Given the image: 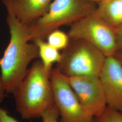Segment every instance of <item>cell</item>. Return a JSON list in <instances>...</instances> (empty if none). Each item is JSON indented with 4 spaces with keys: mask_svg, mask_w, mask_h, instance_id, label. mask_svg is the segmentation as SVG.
I'll list each match as a JSON object with an SVG mask.
<instances>
[{
    "mask_svg": "<svg viewBox=\"0 0 122 122\" xmlns=\"http://www.w3.org/2000/svg\"><path fill=\"white\" fill-rule=\"evenodd\" d=\"M33 42L38 47L39 57L43 65L46 68L52 69V65L60 60L61 53L59 50L50 45L45 39H37Z\"/></svg>",
    "mask_w": 122,
    "mask_h": 122,
    "instance_id": "8fae6325",
    "label": "cell"
},
{
    "mask_svg": "<svg viewBox=\"0 0 122 122\" xmlns=\"http://www.w3.org/2000/svg\"><path fill=\"white\" fill-rule=\"evenodd\" d=\"M106 57L95 46L81 39H71L61 53L56 68L67 77L98 76Z\"/></svg>",
    "mask_w": 122,
    "mask_h": 122,
    "instance_id": "277c9868",
    "label": "cell"
},
{
    "mask_svg": "<svg viewBox=\"0 0 122 122\" xmlns=\"http://www.w3.org/2000/svg\"><path fill=\"white\" fill-rule=\"evenodd\" d=\"M0 122H19L9 114L8 112L0 106Z\"/></svg>",
    "mask_w": 122,
    "mask_h": 122,
    "instance_id": "9a60e30c",
    "label": "cell"
},
{
    "mask_svg": "<svg viewBox=\"0 0 122 122\" xmlns=\"http://www.w3.org/2000/svg\"><path fill=\"white\" fill-rule=\"evenodd\" d=\"M59 113L56 105H54L42 114V122H59Z\"/></svg>",
    "mask_w": 122,
    "mask_h": 122,
    "instance_id": "5bb4252c",
    "label": "cell"
},
{
    "mask_svg": "<svg viewBox=\"0 0 122 122\" xmlns=\"http://www.w3.org/2000/svg\"><path fill=\"white\" fill-rule=\"evenodd\" d=\"M46 39L48 44L58 50H63L66 48L70 41L68 34L59 29L51 32L48 35Z\"/></svg>",
    "mask_w": 122,
    "mask_h": 122,
    "instance_id": "7c38bea8",
    "label": "cell"
},
{
    "mask_svg": "<svg viewBox=\"0 0 122 122\" xmlns=\"http://www.w3.org/2000/svg\"><path fill=\"white\" fill-rule=\"evenodd\" d=\"M7 13L26 26H30L46 13L53 0H1Z\"/></svg>",
    "mask_w": 122,
    "mask_h": 122,
    "instance_id": "9c48e42d",
    "label": "cell"
},
{
    "mask_svg": "<svg viewBox=\"0 0 122 122\" xmlns=\"http://www.w3.org/2000/svg\"><path fill=\"white\" fill-rule=\"evenodd\" d=\"M91 122H122V113L107 106L101 113L93 117Z\"/></svg>",
    "mask_w": 122,
    "mask_h": 122,
    "instance_id": "4fadbf2b",
    "label": "cell"
},
{
    "mask_svg": "<svg viewBox=\"0 0 122 122\" xmlns=\"http://www.w3.org/2000/svg\"><path fill=\"white\" fill-rule=\"evenodd\" d=\"M115 56L118 59L122 64V51H118L115 55Z\"/></svg>",
    "mask_w": 122,
    "mask_h": 122,
    "instance_id": "ac0fdd59",
    "label": "cell"
},
{
    "mask_svg": "<svg viewBox=\"0 0 122 122\" xmlns=\"http://www.w3.org/2000/svg\"><path fill=\"white\" fill-rule=\"evenodd\" d=\"M5 94H6L5 92L1 79L0 77V103H2L4 100Z\"/></svg>",
    "mask_w": 122,
    "mask_h": 122,
    "instance_id": "e0dca14e",
    "label": "cell"
},
{
    "mask_svg": "<svg viewBox=\"0 0 122 122\" xmlns=\"http://www.w3.org/2000/svg\"><path fill=\"white\" fill-rule=\"evenodd\" d=\"M118 51H122V25L115 29Z\"/></svg>",
    "mask_w": 122,
    "mask_h": 122,
    "instance_id": "2e32d148",
    "label": "cell"
},
{
    "mask_svg": "<svg viewBox=\"0 0 122 122\" xmlns=\"http://www.w3.org/2000/svg\"><path fill=\"white\" fill-rule=\"evenodd\" d=\"M99 78L107 106L122 113V64L115 55L106 57Z\"/></svg>",
    "mask_w": 122,
    "mask_h": 122,
    "instance_id": "ba28073f",
    "label": "cell"
},
{
    "mask_svg": "<svg viewBox=\"0 0 122 122\" xmlns=\"http://www.w3.org/2000/svg\"><path fill=\"white\" fill-rule=\"evenodd\" d=\"M94 13L116 29L122 25V0H102L97 5Z\"/></svg>",
    "mask_w": 122,
    "mask_h": 122,
    "instance_id": "30bf717a",
    "label": "cell"
},
{
    "mask_svg": "<svg viewBox=\"0 0 122 122\" xmlns=\"http://www.w3.org/2000/svg\"><path fill=\"white\" fill-rule=\"evenodd\" d=\"M89 0L90 1H92V2H94V3H96V4L97 5L102 0Z\"/></svg>",
    "mask_w": 122,
    "mask_h": 122,
    "instance_id": "d6986e66",
    "label": "cell"
},
{
    "mask_svg": "<svg viewBox=\"0 0 122 122\" xmlns=\"http://www.w3.org/2000/svg\"><path fill=\"white\" fill-rule=\"evenodd\" d=\"M67 78L79 102L88 113L94 117L105 110L107 104L99 76H86Z\"/></svg>",
    "mask_w": 122,
    "mask_h": 122,
    "instance_id": "52a82bcc",
    "label": "cell"
},
{
    "mask_svg": "<svg viewBox=\"0 0 122 122\" xmlns=\"http://www.w3.org/2000/svg\"><path fill=\"white\" fill-rule=\"evenodd\" d=\"M6 21L10 39L3 56L0 58V77L6 94H14L26 76L28 66L39 57L36 44L30 42L28 26L7 13Z\"/></svg>",
    "mask_w": 122,
    "mask_h": 122,
    "instance_id": "6da1fadb",
    "label": "cell"
},
{
    "mask_svg": "<svg viewBox=\"0 0 122 122\" xmlns=\"http://www.w3.org/2000/svg\"><path fill=\"white\" fill-rule=\"evenodd\" d=\"M71 39L84 40L95 46L106 57L118 52L115 29L94 12L72 24L67 33Z\"/></svg>",
    "mask_w": 122,
    "mask_h": 122,
    "instance_id": "5b68a950",
    "label": "cell"
},
{
    "mask_svg": "<svg viewBox=\"0 0 122 122\" xmlns=\"http://www.w3.org/2000/svg\"><path fill=\"white\" fill-rule=\"evenodd\" d=\"M97 5L88 0H53L48 11L28 27L30 41L46 39L51 32L61 26L71 25L94 13Z\"/></svg>",
    "mask_w": 122,
    "mask_h": 122,
    "instance_id": "3957f363",
    "label": "cell"
},
{
    "mask_svg": "<svg viewBox=\"0 0 122 122\" xmlns=\"http://www.w3.org/2000/svg\"><path fill=\"white\" fill-rule=\"evenodd\" d=\"M50 80L59 122H92L93 116L81 105L67 77L55 67L51 71Z\"/></svg>",
    "mask_w": 122,
    "mask_h": 122,
    "instance_id": "8992f818",
    "label": "cell"
},
{
    "mask_svg": "<svg viewBox=\"0 0 122 122\" xmlns=\"http://www.w3.org/2000/svg\"><path fill=\"white\" fill-rule=\"evenodd\" d=\"M52 70L46 68L41 60L34 61L14 93L16 110L23 119L41 118L55 104L50 80Z\"/></svg>",
    "mask_w": 122,
    "mask_h": 122,
    "instance_id": "7a4b0ae2",
    "label": "cell"
}]
</instances>
